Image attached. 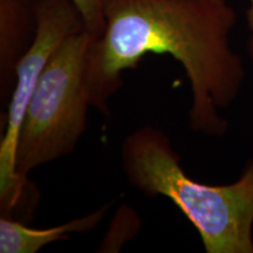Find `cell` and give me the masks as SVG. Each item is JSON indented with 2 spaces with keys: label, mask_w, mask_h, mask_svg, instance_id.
<instances>
[{
  "label": "cell",
  "mask_w": 253,
  "mask_h": 253,
  "mask_svg": "<svg viewBox=\"0 0 253 253\" xmlns=\"http://www.w3.org/2000/svg\"><path fill=\"white\" fill-rule=\"evenodd\" d=\"M103 33L88 56L91 104L109 115V100L125 71L148 54L181 63L191 89V130L221 137L229 128L219 114L238 96L244 63L232 49L236 12L225 0H107Z\"/></svg>",
  "instance_id": "obj_1"
},
{
  "label": "cell",
  "mask_w": 253,
  "mask_h": 253,
  "mask_svg": "<svg viewBox=\"0 0 253 253\" xmlns=\"http://www.w3.org/2000/svg\"><path fill=\"white\" fill-rule=\"evenodd\" d=\"M122 168L134 188L169 199L194 225L207 253H253V157L226 185L191 178L162 129L143 126L121 147Z\"/></svg>",
  "instance_id": "obj_2"
},
{
  "label": "cell",
  "mask_w": 253,
  "mask_h": 253,
  "mask_svg": "<svg viewBox=\"0 0 253 253\" xmlns=\"http://www.w3.org/2000/svg\"><path fill=\"white\" fill-rule=\"evenodd\" d=\"M95 36L86 28L60 45L38 79L17 149V172L32 170L74 151L88 125L91 104L88 56Z\"/></svg>",
  "instance_id": "obj_3"
},
{
  "label": "cell",
  "mask_w": 253,
  "mask_h": 253,
  "mask_svg": "<svg viewBox=\"0 0 253 253\" xmlns=\"http://www.w3.org/2000/svg\"><path fill=\"white\" fill-rule=\"evenodd\" d=\"M37 20L36 37L15 67L13 88L5 106V115H1L0 211L1 216L12 218L21 205L27 207V196L34 197L38 192L27 178L17 172L19 134L37 81L63 41L86 28L80 12L71 0H40Z\"/></svg>",
  "instance_id": "obj_4"
},
{
  "label": "cell",
  "mask_w": 253,
  "mask_h": 253,
  "mask_svg": "<svg viewBox=\"0 0 253 253\" xmlns=\"http://www.w3.org/2000/svg\"><path fill=\"white\" fill-rule=\"evenodd\" d=\"M40 0H0V99L6 106L19 60L33 42Z\"/></svg>",
  "instance_id": "obj_5"
},
{
  "label": "cell",
  "mask_w": 253,
  "mask_h": 253,
  "mask_svg": "<svg viewBox=\"0 0 253 253\" xmlns=\"http://www.w3.org/2000/svg\"><path fill=\"white\" fill-rule=\"evenodd\" d=\"M109 208L110 204L107 203L90 213L48 229H34L23 220L1 216L0 253H37L52 243L68 239L72 235L90 232L102 221Z\"/></svg>",
  "instance_id": "obj_6"
},
{
  "label": "cell",
  "mask_w": 253,
  "mask_h": 253,
  "mask_svg": "<svg viewBox=\"0 0 253 253\" xmlns=\"http://www.w3.org/2000/svg\"><path fill=\"white\" fill-rule=\"evenodd\" d=\"M71 1L80 12L87 31L99 38L103 33L104 25H106L104 11H106L107 0H71Z\"/></svg>",
  "instance_id": "obj_7"
},
{
  "label": "cell",
  "mask_w": 253,
  "mask_h": 253,
  "mask_svg": "<svg viewBox=\"0 0 253 253\" xmlns=\"http://www.w3.org/2000/svg\"><path fill=\"white\" fill-rule=\"evenodd\" d=\"M250 6L246 11V20H248L249 30L251 31V38H253V0H249Z\"/></svg>",
  "instance_id": "obj_8"
},
{
  "label": "cell",
  "mask_w": 253,
  "mask_h": 253,
  "mask_svg": "<svg viewBox=\"0 0 253 253\" xmlns=\"http://www.w3.org/2000/svg\"><path fill=\"white\" fill-rule=\"evenodd\" d=\"M248 50L250 56H251V59L253 60V38L251 37H250V39L248 41Z\"/></svg>",
  "instance_id": "obj_9"
}]
</instances>
